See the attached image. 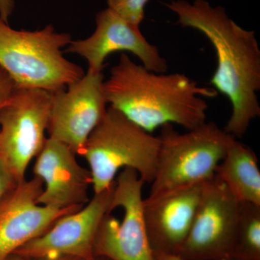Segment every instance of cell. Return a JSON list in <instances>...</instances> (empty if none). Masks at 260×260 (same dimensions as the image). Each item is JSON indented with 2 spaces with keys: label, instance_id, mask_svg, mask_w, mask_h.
<instances>
[{
  "label": "cell",
  "instance_id": "obj_1",
  "mask_svg": "<svg viewBox=\"0 0 260 260\" xmlns=\"http://www.w3.org/2000/svg\"><path fill=\"white\" fill-rule=\"evenodd\" d=\"M165 5L177 15V24L201 32L215 49L217 68L210 84L232 104L223 129L240 139L260 116V49L254 32L239 26L223 7L207 0H172Z\"/></svg>",
  "mask_w": 260,
  "mask_h": 260
},
{
  "label": "cell",
  "instance_id": "obj_2",
  "mask_svg": "<svg viewBox=\"0 0 260 260\" xmlns=\"http://www.w3.org/2000/svg\"><path fill=\"white\" fill-rule=\"evenodd\" d=\"M104 91L110 107L151 134L167 124L187 130L201 125L206 121L208 108L205 98L218 93L182 73L150 71L126 53H121L104 80Z\"/></svg>",
  "mask_w": 260,
  "mask_h": 260
},
{
  "label": "cell",
  "instance_id": "obj_3",
  "mask_svg": "<svg viewBox=\"0 0 260 260\" xmlns=\"http://www.w3.org/2000/svg\"><path fill=\"white\" fill-rule=\"evenodd\" d=\"M71 41L70 34L57 32L51 25L18 30L0 18V67L16 87L54 93L85 75L81 67L63 55Z\"/></svg>",
  "mask_w": 260,
  "mask_h": 260
},
{
  "label": "cell",
  "instance_id": "obj_4",
  "mask_svg": "<svg viewBox=\"0 0 260 260\" xmlns=\"http://www.w3.org/2000/svg\"><path fill=\"white\" fill-rule=\"evenodd\" d=\"M160 147L154 136L110 107L88 137L83 155L91 174L94 194L109 189L118 173L132 169L145 183L151 184Z\"/></svg>",
  "mask_w": 260,
  "mask_h": 260
},
{
  "label": "cell",
  "instance_id": "obj_5",
  "mask_svg": "<svg viewBox=\"0 0 260 260\" xmlns=\"http://www.w3.org/2000/svg\"><path fill=\"white\" fill-rule=\"evenodd\" d=\"M156 172L148 198H155L213 179L236 138L213 121L179 133L172 124L160 126Z\"/></svg>",
  "mask_w": 260,
  "mask_h": 260
},
{
  "label": "cell",
  "instance_id": "obj_6",
  "mask_svg": "<svg viewBox=\"0 0 260 260\" xmlns=\"http://www.w3.org/2000/svg\"><path fill=\"white\" fill-rule=\"evenodd\" d=\"M51 93L15 87L0 111V161L18 182L45 144Z\"/></svg>",
  "mask_w": 260,
  "mask_h": 260
},
{
  "label": "cell",
  "instance_id": "obj_7",
  "mask_svg": "<svg viewBox=\"0 0 260 260\" xmlns=\"http://www.w3.org/2000/svg\"><path fill=\"white\" fill-rule=\"evenodd\" d=\"M145 182L132 169L121 170L115 179L111 211L123 210L121 220L112 213L103 218L94 242L95 257L109 260H155L149 242L144 215Z\"/></svg>",
  "mask_w": 260,
  "mask_h": 260
},
{
  "label": "cell",
  "instance_id": "obj_8",
  "mask_svg": "<svg viewBox=\"0 0 260 260\" xmlns=\"http://www.w3.org/2000/svg\"><path fill=\"white\" fill-rule=\"evenodd\" d=\"M239 203L216 177L203 185L182 260H232Z\"/></svg>",
  "mask_w": 260,
  "mask_h": 260
},
{
  "label": "cell",
  "instance_id": "obj_9",
  "mask_svg": "<svg viewBox=\"0 0 260 260\" xmlns=\"http://www.w3.org/2000/svg\"><path fill=\"white\" fill-rule=\"evenodd\" d=\"M102 73L88 72L65 88L51 93L49 138L82 156L88 137L107 111Z\"/></svg>",
  "mask_w": 260,
  "mask_h": 260
},
{
  "label": "cell",
  "instance_id": "obj_10",
  "mask_svg": "<svg viewBox=\"0 0 260 260\" xmlns=\"http://www.w3.org/2000/svg\"><path fill=\"white\" fill-rule=\"evenodd\" d=\"M115 181L109 189L94 194L83 208L58 219L49 229L27 243L14 254L30 260L70 256L93 260L98 229L106 214L111 211Z\"/></svg>",
  "mask_w": 260,
  "mask_h": 260
},
{
  "label": "cell",
  "instance_id": "obj_11",
  "mask_svg": "<svg viewBox=\"0 0 260 260\" xmlns=\"http://www.w3.org/2000/svg\"><path fill=\"white\" fill-rule=\"evenodd\" d=\"M95 24L96 28L90 37L72 40L66 49V52L84 58L88 62V72L102 73L108 56L118 51H127L136 56L150 71L167 73V60L158 47L143 36L140 25L130 23L109 8L97 13Z\"/></svg>",
  "mask_w": 260,
  "mask_h": 260
},
{
  "label": "cell",
  "instance_id": "obj_12",
  "mask_svg": "<svg viewBox=\"0 0 260 260\" xmlns=\"http://www.w3.org/2000/svg\"><path fill=\"white\" fill-rule=\"evenodd\" d=\"M77 156L68 145L47 138L32 168L34 177L44 185L39 204L63 210L82 208L88 203L91 174L80 165Z\"/></svg>",
  "mask_w": 260,
  "mask_h": 260
},
{
  "label": "cell",
  "instance_id": "obj_13",
  "mask_svg": "<svg viewBox=\"0 0 260 260\" xmlns=\"http://www.w3.org/2000/svg\"><path fill=\"white\" fill-rule=\"evenodd\" d=\"M42 181L34 177L15 188L0 210V260L47 232L63 215L81 208L58 210L38 203ZM83 208V207H82Z\"/></svg>",
  "mask_w": 260,
  "mask_h": 260
},
{
  "label": "cell",
  "instance_id": "obj_14",
  "mask_svg": "<svg viewBox=\"0 0 260 260\" xmlns=\"http://www.w3.org/2000/svg\"><path fill=\"white\" fill-rule=\"evenodd\" d=\"M205 183L143 200L145 227L153 252L178 255L190 232Z\"/></svg>",
  "mask_w": 260,
  "mask_h": 260
},
{
  "label": "cell",
  "instance_id": "obj_15",
  "mask_svg": "<svg viewBox=\"0 0 260 260\" xmlns=\"http://www.w3.org/2000/svg\"><path fill=\"white\" fill-rule=\"evenodd\" d=\"M254 150L237 139L228 149L215 170L239 203L260 205V170Z\"/></svg>",
  "mask_w": 260,
  "mask_h": 260
},
{
  "label": "cell",
  "instance_id": "obj_16",
  "mask_svg": "<svg viewBox=\"0 0 260 260\" xmlns=\"http://www.w3.org/2000/svg\"><path fill=\"white\" fill-rule=\"evenodd\" d=\"M232 260H260V205L239 203Z\"/></svg>",
  "mask_w": 260,
  "mask_h": 260
},
{
  "label": "cell",
  "instance_id": "obj_17",
  "mask_svg": "<svg viewBox=\"0 0 260 260\" xmlns=\"http://www.w3.org/2000/svg\"><path fill=\"white\" fill-rule=\"evenodd\" d=\"M110 8L123 18L140 25L145 17V8L149 0H107Z\"/></svg>",
  "mask_w": 260,
  "mask_h": 260
},
{
  "label": "cell",
  "instance_id": "obj_18",
  "mask_svg": "<svg viewBox=\"0 0 260 260\" xmlns=\"http://www.w3.org/2000/svg\"><path fill=\"white\" fill-rule=\"evenodd\" d=\"M18 183L3 162L0 161V210Z\"/></svg>",
  "mask_w": 260,
  "mask_h": 260
},
{
  "label": "cell",
  "instance_id": "obj_19",
  "mask_svg": "<svg viewBox=\"0 0 260 260\" xmlns=\"http://www.w3.org/2000/svg\"><path fill=\"white\" fill-rule=\"evenodd\" d=\"M15 87L10 75L0 67V111L9 100Z\"/></svg>",
  "mask_w": 260,
  "mask_h": 260
},
{
  "label": "cell",
  "instance_id": "obj_20",
  "mask_svg": "<svg viewBox=\"0 0 260 260\" xmlns=\"http://www.w3.org/2000/svg\"><path fill=\"white\" fill-rule=\"evenodd\" d=\"M15 8V0H0V18L8 23Z\"/></svg>",
  "mask_w": 260,
  "mask_h": 260
},
{
  "label": "cell",
  "instance_id": "obj_21",
  "mask_svg": "<svg viewBox=\"0 0 260 260\" xmlns=\"http://www.w3.org/2000/svg\"><path fill=\"white\" fill-rule=\"evenodd\" d=\"M155 260H182L177 254H166L161 252H153Z\"/></svg>",
  "mask_w": 260,
  "mask_h": 260
},
{
  "label": "cell",
  "instance_id": "obj_22",
  "mask_svg": "<svg viewBox=\"0 0 260 260\" xmlns=\"http://www.w3.org/2000/svg\"><path fill=\"white\" fill-rule=\"evenodd\" d=\"M34 260H81L77 258L70 257V256H54V257L43 258V259Z\"/></svg>",
  "mask_w": 260,
  "mask_h": 260
},
{
  "label": "cell",
  "instance_id": "obj_23",
  "mask_svg": "<svg viewBox=\"0 0 260 260\" xmlns=\"http://www.w3.org/2000/svg\"><path fill=\"white\" fill-rule=\"evenodd\" d=\"M3 260H28L26 258H24L23 256L18 255L17 254H13L11 255L8 256V257L5 258Z\"/></svg>",
  "mask_w": 260,
  "mask_h": 260
},
{
  "label": "cell",
  "instance_id": "obj_24",
  "mask_svg": "<svg viewBox=\"0 0 260 260\" xmlns=\"http://www.w3.org/2000/svg\"><path fill=\"white\" fill-rule=\"evenodd\" d=\"M93 260H109L107 259H105V258L103 257H95Z\"/></svg>",
  "mask_w": 260,
  "mask_h": 260
}]
</instances>
